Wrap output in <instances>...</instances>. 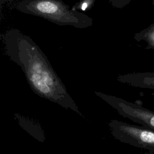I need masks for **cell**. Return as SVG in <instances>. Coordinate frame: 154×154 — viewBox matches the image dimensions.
<instances>
[{
    "mask_svg": "<svg viewBox=\"0 0 154 154\" xmlns=\"http://www.w3.org/2000/svg\"><path fill=\"white\" fill-rule=\"evenodd\" d=\"M1 40L5 54L21 68L34 93L85 117L48 57L30 37L13 29L2 34Z\"/></svg>",
    "mask_w": 154,
    "mask_h": 154,
    "instance_id": "cell-1",
    "label": "cell"
},
{
    "mask_svg": "<svg viewBox=\"0 0 154 154\" xmlns=\"http://www.w3.org/2000/svg\"><path fill=\"white\" fill-rule=\"evenodd\" d=\"M20 10L25 13L43 17L59 25H70L78 28H85L92 25L88 16L70 10L68 7L54 0H34Z\"/></svg>",
    "mask_w": 154,
    "mask_h": 154,
    "instance_id": "cell-2",
    "label": "cell"
},
{
    "mask_svg": "<svg viewBox=\"0 0 154 154\" xmlns=\"http://www.w3.org/2000/svg\"><path fill=\"white\" fill-rule=\"evenodd\" d=\"M108 126L111 135L116 140L154 153L153 129L116 119L111 120Z\"/></svg>",
    "mask_w": 154,
    "mask_h": 154,
    "instance_id": "cell-3",
    "label": "cell"
},
{
    "mask_svg": "<svg viewBox=\"0 0 154 154\" xmlns=\"http://www.w3.org/2000/svg\"><path fill=\"white\" fill-rule=\"evenodd\" d=\"M95 94L121 116L134 122L154 130V111L117 96L95 91Z\"/></svg>",
    "mask_w": 154,
    "mask_h": 154,
    "instance_id": "cell-4",
    "label": "cell"
},
{
    "mask_svg": "<svg viewBox=\"0 0 154 154\" xmlns=\"http://www.w3.org/2000/svg\"><path fill=\"white\" fill-rule=\"evenodd\" d=\"M117 79L134 87L154 90V72H134L119 75Z\"/></svg>",
    "mask_w": 154,
    "mask_h": 154,
    "instance_id": "cell-5",
    "label": "cell"
},
{
    "mask_svg": "<svg viewBox=\"0 0 154 154\" xmlns=\"http://www.w3.org/2000/svg\"><path fill=\"white\" fill-rule=\"evenodd\" d=\"M134 38L137 42H146L147 49L154 50V23L135 33Z\"/></svg>",
    "mask_w": 154,
    "mask_h": 154,
    "instance_id": "cell-6",
    "label": "cell"
},
{
    "mask_svg": "<svg viewBox=\"0 0 154 154\" xmlns=\"http://www.w3.org/2000/svg\"><path fill=\"white\" fill-rule=\"evenodd\" d=\"M87 4L86 3V2H84V3H83V4L82 5V6H81V8H82V10H85L86 8H87Z\"/></svg>",
    "mask_w": 154,
    "mask_h": 154,
    "instance_id": "cell-7",
    "label": "cell"
},
{
    "mask_svg": "<svg viewBox=\"0 0 154 154\" xmlns=\"http://www.w3.org/2000/svg\"><path fill=\"white\" fill-rule=\"evenodd\" d=\"M152 5H154V0H152Z\"/></svg>",
    "mask_w": 154,
    "mask_h": 154,
    "instance_id": "cell-8",
    "label": "cell"
}]
</instances>
